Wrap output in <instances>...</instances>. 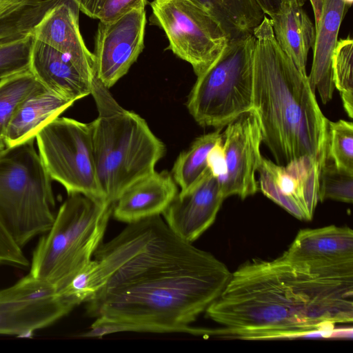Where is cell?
Masks as SVG:
<instances>
[{"label": "cell", "instance_id": "cell-40", "mask_svg": "<svg viewBox=\"0 0 353 353\" xmlns=\"http://www.w3.org/2000/svg\"><path fill=\"white\" fill-rule=\"evenodd\" d=\"M344 1L345 3L346 6L348 8H350L352 6V4L353 0H344Z\"/></svg>", "mask_w": 353, "mask_h": 353}, {"label": "cell", "instance_id": "cell-29", "mask_svg": "<svg viewBox=\"0 0 353 353\" xmlns=\"http://www.w3.org/2000/svg\"><path fill=\"white\" fill-rule=\"evenodd\" d=\"M59 296L56 288L28 274L13 285L0 290V303L26 304Z\"/></svg>", "mask_w": 353, "mask_h": 353}, {"label": "cell", "instance_id": "cell-9", "mask_svg": "<svg viewBox=\"0 0 353 353\" xmlns=\"http://www.w3.org/2000/svg\"><path fill=\"white\" fill-rule=\"evenodd\" d=\"M150 24L165 32L170 50L196 76L224 51L230 38L219 21L192 0H154Z\"/></svg>", "mask_w": 353, "mask_h": 353}, {"label": "cell", "instance_id": "cell-21", "mask_svg": "<svg viewBox=\"0 0 353 353\" xmlns=\"http://www.w3.org/2000/svg\"><path fill=\"white\" fill-rule=\"evenodd\" d=\"M76 306L61 296L20 305L0 303V334L30 335L50 325Z\"/></svg>", "mask_w": 353, "mask_h": 353}, {"label": "cell", "instance_id": "cell-30", "mask_svg": "<svg viewBox=\"0 0 353 353\" xmlns=\"http://www.w3.org/2000/svg\"><path fill=\"white\" fill-rule=\"evenodd\" d=\"M33 41L32 34L20 39L0 42V80L29 69Z\"/></svg>", "mask_w": 353, "mask_h": 353}, {"label": "cell", "instance_id": "cell-25", "mask_svg": "<svg viewBox=\"0 0 353 353\" xmlns=\"http://www.w3.org/2000/svg\"><path fill=\"white\" fill-rule=\"evenodd\" d=\"M40 85L29 69L0 80V139L21 103Z\"/></svg>", "mask_w": 353, "mask_h": 353}, {"label": "cell", "instance_id": "cell-13", "mask_svg": "<svg viewBox=\"0 0 353 353\" xmlns=\"http://www.w3.org/2000/svg\"><path fill=\"white\" fill-rule=\"evenodd\" d=\"M224 199L208 169L191 188L178 192L162 215L174 234L192 243L213 224Z\"/></svg>", "mask_w": 353, "mask_h": 353}, {"label": "cell", "instance_id": "cell-22", "mask_svg": "<svg viewBox=\"0 0 353 353\" xmlns=\"http://www.w3.org/2000/svg\"><path fill=\"white\" fill-rule=\"evenodd\" d=\"M221 24L230 40L252 34L265 14L256 0H192Z\"/></svg>", "mask_w": 353, "mask_h": 353}, {"label": "cell", "instance_id": "cell-16", "mask_svg": "<svg viewBox=\"0 0 353 353\" xmlns=\"http://www.w3.org/2000/svg\"><path fill=\"white\" fill-rule=\"evenodd\" d=\"M29 70L43 86L65 99L75 102L91 94L94 79L85 77L68 56L34 38Z\"/></svg>", "mask_w": 353, "mask_h": 353}, {"label": "cell", "instance_id": "cell-27", "mask_svg": "<svg viewBox=\"0 0 353 353\" xmlns=\"http://www.w3.org/2000/svg\"><path fill=\"white\" fill-rule=\"evenodd\" d=\"M319 201L332 199L347 203L353 201V173L339 168L327 157L319 176Z\"/></svg>", "mask_w": 353, "mask_h": 353}, {"label": "cell", "instance_id": "cell-5", "mask_svg": "<svg viewBox=\"0 0 353 353\" xmlns=\"http://www.w3.org/2000/svg\"><path fill=\"white\" fill-rule=\"evenodd\" d=\"M112 204L83 194H68L32 255L30 274L59 292L92 259L101 244Z\"/></svg>", "mask_w": 353, "mask_h": 353}, {"label": "cell", "instance_id": "cell-8", "mask_svg": "<svg viewBox=\"0 0 353 353\" xmlns=\"http://www.w3.org/2000/svg\"><path fill=\"white\" fill-rule=\"evenodd\" d=\"M35 139L50 178L61 183L68 194L106 200L97 178L91 123L58 117L44 125Z\"/></svg>", "mask_w": 353, "mask_h": 353}, {"label": "cell", "instance_id": "cell-23", "mask_svg": "<svg viewBox=\"0 0 353 353\" xmlns=\"http://www.w3.org/2000/svg\"><path fill=\"white\" fill-rule=\"evenodd\" d=\"M223 138L221 128L196 138L176 159L172 176L181 192L191 188L208 170L207 157L216 143Z\"/></svg>", "mask_w": 353, "mask_h": 353}, {"label": "cell", "instance_id": "cell-15", "mask_svg": "<svg viewBox=\"0 0 353 353\" xmlns=\"http://www.w3.org/2000/svg\"><path fill=\"white\" fill-rule=\"evenodd\" d=\"M178 193L167 171L155 170L128 186L112 204V215L127 224L161 215Z\"/></svg>", "mask_w": 353, "mask_h": 353}, {"label": "cell", "instance_id": "cell-36", "mask_svg": "<svg viewBox=\"0 0 353 353\" xmlns=\"http://www.w3.org/2000/svg\"><path fill=\"white\" fill-rule=\"evenodd\" d=\"M26 0H0V14Z\"/></svg>", "mask_w": 353, "mask_h": 353}, {"label": "cell", "instance_id": "cell-12", "mask_svg": "<svg viewBox=\"0 0 353 353\" xmlns=\"http://www.w3.org/2000/svg\"><path fill=\"white\" fill-rule=\"evenodd\" d=\"M281 256L316 274L353 276V231L336 225L301 230Z\"/></svg>", "mask_w": 353, "mask_h": 353}, {"label": "cell", "instance_id": "cell-1", "mask_svg": "<svg viewBox=\"0 0 353 353\" xmlns=\"http://www.w3.org/2000/svg\"><path fill=\"white\" fill-rule=\"evenodd\" d=\"M93 256L89 268L101 288L85 302L86 313L116 321L117 333L203 334L190 325L232 274L174 234L161 215L128 223Z\"/></svg>", "mask_w": 353, "mask_h": 353}, {"label": "cell", "instance_id": "cell-33", "mask_svg": "<svg viewBox=\"0 0 353 353\" xmlns=\"http://www.w3.org/2000/svg\"><path fill=\"white\" fill-rule=\"evenodd\" d=\"M207 163L212 174L220 181L225 176L227 171L223 138L219 140L209 152Z\"/></svg>", "mask_w": 353, "mask_h": 353}, {"label": "cell", "instance_id": "cell-17", "mask_svg": "<svg viewBox=\"0 0 353 353\" xmlns=\"http://www.w3.org/2000/svg\"><path fill=\"white\" fill-rule=\"evenodd\" d=\"M348 8L344 0H322L319 18L314 25L313 58L307 77L312 90H318L323 104L332 99L335 88L332 59Z\"/></svg>", "mask_w": 353, "mask_h": 353}, {"label": "cell", "instance_id": "cell-19", "mask_svg": "<svg viewBox=\"0 0 353 353\" xmlns=\"http://www.w3.org/2000/svg\"><path fill=\"white\" fill-rule=\"evenodd\" d=\"M269 18L279 46L298 70L307 74V55L314 45L315 27L303 6L283 1L279 10Z\"/></svg>", "mask_w": 353, "mask_h": 353}, {"label": "cell", "instance_id": "cell-35", "mask_svg": "<svg viewBox=\"0 0 353 353\" xmlns=\"http://www.w3.org/2000/svg\"><path fill=\"white\" fill-rule=\"evenodd\" d=\"M261 9L268 17L276 13L280 8L283 0H256Z\"/></svg>", "mask_w": 353, "mask_h": 353}, {"label": "cell", "instance_id": "cell-32", "mask_svg": "<svg viewBox=\"0 0 353 353\" xmlns=\"http://www.w3.org/2000/svg\"><path fill=\"white\" fill-rule=\"evenodd\" d=\"M148 0H105L98 16L101 22L113 21L134 9L145 8Z\"/></svg>", "mask_w": 353, "mask_h": 353}, {"label": "cell", "instance_id": "cell-28", "mask_svg": "<svg viewBox=\"0 0 353 353\" xmlns=\"http://www.w3.org/2000/svg\"><path fill=\"white\" fill-rule=\"evenodd\" d=\"M327 157L339 168L353 173V123L328 121Z\"/></svg>", "mask_w": 353, "mask_h": 353}, {"label": "cell", "instance_id": "cell-3", "mask_svg": "<svg viewBox=\"0 0 353 353\" xmlns=\"http://www.w3.org/2000/svg\"><path fill=\"white\" fill-rule=\"evenodd\" d=\"M253 108L262 142L276 164L303 157L322 164L327 157L328 120L322 113L307 74L279 46L270 19L254 30Z\"/></svg>", "mask_w": 353, "mask_h": 353}, {"label": "cell", "instance_id": "cell-18", "mask_svg": "<svg viewBox=\"0 0 353 353\" xmlns=\"http://www.w3.org/2000/svg\"><path fill=\"white\" fill-rule=\"evenodd\" d=\"M74 103L41 84L21 103L10 119L3 136L6 147L34 140L44 125Z\"/></svg>", "mask_w": 353, "mask_h": 353}, {"label": "cell", "instance_id": "cell-37", "mask_svg": "<svg viewBox=\"0 0 353 353\" xmlns=\"http://www.w3.org/2000/svg\"><path fill=\"white\" fill-rule=\"evenodd\" d=\"M310 2L311 3L314 15V24H316L319 20L321 13L322 0H310Z\"/></svg>", "mask_w": 353, "mask_h": 353}, {"label": "cell", "instance_id": "cell-20", "mask_svg": "<svg viewBox=\"0 0 353 353\" xmlns=\"http://www.w3.org/2000/svg\"><path fill=\"white\" fill-rule=\"evenodd\" d=\"M257 171L261 192L270 199L301 221H311L314 214L307 192V178L301 182L288 173L285 166L261 157Z\"/></svg>", "mask_w": 353, "mask_h": 353}, {"label": "cell", "instance_id": "cell-6", "mask_svg": "<svg viewBox=\"0 0 353 353\" xmlns=\"http://www.w3.org/2000/svg\"><path fill=\"white\" fill-rule=\"evenodd\" d=\"M52 179L34 140L0 152V221L21 248L47 232L55 215Z\"/></svg>", "mask_w": 353, "mask_h": 353}, {"label": "cell", "instance_id": "cell-26", "mask_svg": "<svg viewBox=\"0 0 353 353\" xmlns=\"http://www.w3.org/2000/svg\"><path fill=\"white\" fill-rule=\"evenodd\" d=\"M332 66L334 87L339 90L345 112L353 118V40L349 36L338 40Z\"/></svg>", "mask_w": 353, "mask_h": 353}, {"label": "cell", "instance_id": "cell-4", "mask_svg": "<svg viewBox=\"0 0 353 353\" xmlns=\"http://www.w3.org/2000/svg\"><path fill=\"white\" fill-rule=\"evenodd\" d=\"M91 94L98 111L91 122L98 181L113 203L132 183L154 171L165 146L146 121L121 106L97 77Z\"/></svg>", "mask_w": 353, "mask_h": 353}, {"label": "cell", "instance_id": "cell-10", "mask_svg": "<svg viewBox=\"0 0 353 353\" xmlns=\"http://www.w3.org/2000/svg\"><path fill=\"white\" fill-rule=\"evenodd\" d=\"M145 8H137L110 22L99 21L93 52L96 77L112 87L129 70L144 48Z\"/></svg>", "mask_w": 353, "mask_h": 353}, {"label": "cell", "instance_id": "cell-38", "mask_svg": "<svg viewBox=\"0 0 353 353\" xmlns=\"http://www.w3.org/2000/svg\"><path fill=\"white\" fill-rule=\"evenodd\" d=\"M6 148L5 142L3 139H0V152Z\"/></svg>", "mask_w": 353, "mask_h": 353}, {"label": "cell", "instance_id": "cell-2", "mask_svg": "<svg viewBox=\"0 0 353 353\" xmlns=\"http://www.w3.org/2000/svg\"><path fill=\"white\" fill-rule=\"evenodd\" d=\"M207 316L222 327L213 334L243 339L301 336L353 320V276L312 272L281 256L240 266Z\"/></svg>", "mask_w": 353, "mask_h": 353}, {"label": "cell", "instance_id": "cell-34", "mask_svg": "<svg viewBox=\"0 0 353 353\" xmlns=\"http://www.w3.org/2000/svg\"><path fill=\"white\" fill-rule=\"evenodd\" d=\"M81 12L92 19H97L105 0H76Z\"/></svg>", "mask_w": 353, "mask_h": 353}, {"label": "cell", "instance_id": "cell-39", "mask_svg": "<svg viewBox=\"0 0 353 353\" xmlns=\"http://www.w3.org/2000/svg\"><path fill=\"white\" fill-rule=\"evenodd\" d=\"M290 1H293L294 2H296L297 4H299V6H304L306 0H290Z\"/></svg>", "mask_w": 353, "mask_h": 353}, {"label": "cell", "instance_id": "cell-31", "mask_svg": "<svg viewBox=\"0 0 353 353\" xmlns=\"http://www.w3.org/2000/svg\"><path fill=\"white\" fill-rule=\"evenodd\" d=\"M0 264L27 268L30 261L0 221Z\"/></svg>", "mask_w": 353, "mask_h": 353}, {"label": "cell", "instance_id": "cell-7", "mask_svg": "<svg viewBox=\"0 0 353 353\" xmlns=\"http://www.w3.org/2000/svg\"><path fill=\"white\" fill-rule=\"evenodd\" d=\"M254 37L230 40L221 54L196 76L187 108L203 127L223 128L253 110Z\"/></svg>", "mask_w": 353, "mask_h": 353}, {"label": "cell", "instance_id": "cell-14", "mask_svg": "<svg viewBox=\"0 0 353 353\" xmlns=\"http://www.w3.org/2000/svg\"><path fill=\"white\" fill-rule=\"evenodd\" d=\"M76 0H59L34 27V39L68 56L88 78H96L93 53L81 36Z\"/></svg>", "mask_w": 353, "mask_h": 353}, {"label": "cell", "instance_id": "cell-24", "mask_svg": "<svg viewBox=\"0 0 353 353\" xmlns=\"http://www.w3.org/2000/svg\"><path fill=\"white\" fill-rule=\"evenodd\" d=\"M59 0H26L0 14V42L32 34L34 27Z\"/></svg>", "mask_w": 353, "mask_h": 353}, {"label": "cell", "instance_id": "cell-11", "mask_svg": "<svg viewBox=\"0 0 353 353\" xmlns=\"http://www.w3.org/2000/svg\"><path fill=\"white\" fill-rule=\"evenodd\" d=\"M226 126L223 148L227 171L219 181L220 190L224 199L237 195L243 199L259 190L255 173L262 157L260 120L253 109Z\"/></svg>", "mask_w": 353, "mask_h": 353}]
</instances>
